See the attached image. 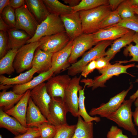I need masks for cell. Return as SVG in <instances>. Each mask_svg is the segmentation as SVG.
I'll return each mask as SVG.
<instances>
[{
  "mask_svg": "<svg viewBox=\"0 0 138 138\" xmlns=\"http://www.w3.org/2000/svg\"><path fill=\"white\" fill-rule=\"evenodd\" d=\"M112 11L108 4L79 12L83 33H93L99 30L102 22Z\"/></svg>",
  "mask_w": 138,
  "mask_h": 138,
  "instance_id": "6da1fadb",
  "label": "cell"
},
{
  "mask_svg": "<svg viewBox=\"0 0 138 138\" xmlns=\"http://www.w3.org/2000/svg\"><path fill=\"white\" fill-rule=\"evenodd\" d=\"M134 101L130 99L124 100L119 108L115 112L103 116L107 119L115 122L120 127L130 132L136 136L137 132L133 123L131 107Z\"/></svg>",
  "mask_w": 138,
  "mask_h": 138,
  "instance_id": "7a4b0ae2",
  "label": "cell"
},
{
  "mask_svg": "<svg viewBox=\"0 0 138 138\" xmlns=\"http://www.w3.org/2000/svg\"><path fill=\"white\" fill-rule=\"evenodd\" d=\"M112 40H105L98 43L93 48L85 53L82 58L72 64L68 68V74L75 76L81 73L84 67L91 61L106 56L105 50L112 43Z\"/></svg>",
  "mask_w": 138,
  "mask_h": 138,
  "instance_id": "3957f363",
  "label": "cell"
},
{
  "mask_svg": "<svg viewBox=\"0 0 138 138\" xmlns=\"http://www.w3.org/2000/svg\"><path fill=\"white\" fill-rule=\"evenodd\" d=\"M64 31L65 30L60 16L50 13L44 20L39 24L34 34L26 44L38 41L43 37Z\"/></svg>",
  "mask_w": 138,
  "mask_h": 138,
  "instance_id": "277c9868",
  "label": "cell"
},
{
  "mask_svg": "<svg viewBox=\"0 0 138 138\" xmlns=\"http://www.w3.org/2000/svg\"><path fill=\"white\" fill-rule=\"evenodd\" d=\"M134 66V64L123 65L120 63L113 65L111 64L106 68L98 70L101 75L96 77L94 79H83L82 81L85 83V86H87L88 87H92L93 90L98 87H104L106 81L112 76L122 73H128L127 70Z\"/></svg>",
  "mask_w": 138,
  "mask_h": 138,
  "instance_id": "5b68a950",
  "label": "cell"
},
{
  "mask_svg": "<svg viewBox=\"0 0 138 138\" xmlns=\"http://www.w3.org/2000/svg\"><path fill=\"white\" fill-rule=\"evenodd\" d=\"M40 45L39 41L26 44L19 49L15 57L13 67L18 74L32 68L34 54Z\"/></svg>",
  "mask_w": 138,
  "mask_h": 138,
  "instance_id": "8992f818",
  "label": "cell"
},
{
  "mask_svg": "<svg viewBox=\"0 0 138 138\" xmlns=\"http://www.w3.org/2000/svg\"><path fill=\"white\" fill-rule=\"evenodd\" d=\"M81 75L79 77L75 76L72 78L66 89L63 99L68 112L75 117L78 116V93L83 89L79 84Z\"/></svg>",
  "mask_w": 138,
  "mask_h": 138,
  "instance_id": "52a82bcc",
  "label": "cell"
},
{
  "mask_svg": "<svg viewBox=\"0 0 138 138\" xmlns=\"http://www.w3.org/2000/svg\"><path fill=\"white\" fill-rule=\"evenodd\" d=\"M15 28L24 31L31 37L34 34L39 24L26 4L15 9Z\"/></svg>",
  "mask_w": 138,
  "mask_h": 138,
  "instance_id": "ba28073f",
  "label": "cell"
},
{
  "mask_svg": "<svg viewBox=\"0 0 138 138\" xmlns=\"http://www.w3.org/2000/svg\"><path fill=\"white\" fill-rule=\"evenodd\" d=\"M65 31L41 38L38 48L46 52L54 53L64 48L70 41Z\"/></svg>",
  "mask_w": 138,
  "mask_h": 138,
  "instance_id": "9c48e42d",
  "label": "cell"
},
{
  "mask_svg": "<svg viewBox=\"0 0 138 138\" xmlns=\"http://www.w3.org/2000/svg\"><path fill=\"white\" fill-rule=\"evenodd\" d=\"M68 112L62 98H51L47 119L48 122L57 127L67 124L66 115Z\"/></svg>",
  "mask_w": 138,
  "mask_h": 138,
  "instance_id": "30bf717a",
  "label": "cell"
},
{
  "mask_svg": "<svg viewBox=\"0 0 138 138\" xmlns=\"http://www.w3.org/2000/svg\"><path fill=\"white\" fill-rule=\"evenodd\" d=\"M96 44L93 33H83L76 38L73 40L71 53L68 59L69 63L72 64L76 62L78 57Z\"/></svg>",
  "mask_w": 138,
  "mask_h": 138,
  "instance_id": "8fae6325",
  "label": "cell"
},
{
  "mask_svg": "<svg viewBox=\"0 0 138 138\" xmlns=\"http://www.w3.org/2000/svg\"><path fill=\"white\" fill-rule=\"evenodd\" d=\"M132 85L126 90H123L111 98L106 103H102L97 108H92L90 111L89 115L91 116L98 115L101 117L116 111L124 100V99L129 91L132 89Z\"/></svg>",
  "mask_w": 138,
  "mask_h": 138,
  "instance_id": "7c38bea8",
  "label": "cell"
},
{
  "mask_svg": "<svg viewBox=\"0 0 138 138\" xmlns=\"http://www.w3.org/2000/svg\"><path fill=\"white\" fill-rule=\"evenodd\" d=\"M30 97L47 120L51 98L47 92L46 83H42L31 90Z\"/></svg>",
  "mask_w": 138,
  "mask_h": 138,
  "instance_id": "4fadbf2b",
  "label": "cell"
},
{
  "mask_svg": "<svg viewBox=\"0 0 138 138\" xmlns=\"http://www.w3.org/2000/svg\"><path fill=\"white\" fill-rule=\"evenodd\" d=\"M71 79L68 74L52 76L49 78L46 86L47 92L51 97H59L63 99L65 90Z\"/></svg>",
  "mask_w": 138,
  "mask_h": 138,
  "instance_id": "5bb4252c",
  "label": "cell"
},
{
  "mask_svg": "<svg viewBox=\"0 0 138 138\" xmlns=\"http://www.w3.org/2000/svg\"><path fill=\"white\" fill-rule=\"evenodd\" d=\"M65 32L71 40L83 33L82 26L78 12L60 16Z\"/></svg>",
  "mask_w": 138,
  "mask_h": 138,
  "instance_id": "9a60e30c",
  "label": "cell"
},
{
  "mask_svg": "<svg viewBox=\"0 0 138 138\" xmlns=\"http://www.w3.org/2000/svg\"><path fill=\"white\" fill-rule=\"evenodd\" d=\"M73 43V40H70L63 49L53 54L51 69L54 74H58L70 66L68 59L71 53Z\"/></svg>",
  "mask_w": 138,
  "mask_h": 138,
  "instance_id": "2e32d148",
  "label": "cell"
},
{
  "mask_svg": "<svg viewBox=\"0 0 138 138\" xmlns=\"http://www.w3.org/2000/svg\"><path fill=\"white\" fill-rule=\"evenodd\" d=\"M130 30L124 27L116 25L100 29L93 33L94 41L96 44L103 41L115 40L122 37Z\"/></svg>",
  "mask_w": 138,
  "mask_h": 138,
  "instance_id": "e0dca14e",
  "label": "cell"
},
{
  "mask_svg": "<svg viewBox=\"0 0 138 138\" xmlns=\"http://www.w3.org/2000/svg\"><path fill=\"white\" fill-rule=\"evenodd\" d=\"M31 90H27L15 106L5 111L7 114L16 118L23 126L26 127H28L26 124V116Z\"/></svg>",
  "mask_w": 138,
  "mask_h": 138,
  "instance_id": "ac0fdd59",
  "label": "cell"
},
{
  "mask_svg": "<svg viewBox=\"0 0 138 138\" xmlns=\"http://www.w3.org/2000/svg\"><path fill=\"white\" fill-rule=\"evenodd\" d=\"M0 127L5 128L15 136L23 134L29 127L23 126L16 118L11 117L0 109Z\"/></svg>",
  "mask_w": 138,
  "mask_h": 138,
  "instance_id": "d6986e66",
  "label": "cell"
},
{
  "mask_svg": "<svg viewBox=\"0 0 138 138\" xmlns=\"http://www.w3.org/2000/svg\"><path fill=\"white\" fill-rule=\"evenodd\" d=\"M26 122L28 127H38L44 123L48 122L30 97L28 102Z\"/></svg>",
  "mask_w": 138,
  "mask_h": 138,
  "instance_id": "ffe728a7",
  "label": "cell"
},
{
  "mask_svg": "<svg viewBox=\"0 0 138 138\" xmlns=\"http://www.w3.org/2000/svg\"><path fill=\"white\" fill-rule=\"evenodd\" d=\"M54 53L45 52L38 47L34 54L32 67L35 68L39 74L48 71L51 69Z\"/></svg>",
  "mask_w": 138,
  "mask_h": 138,
  "instance_id": "44dd1931",
  "label": "cell"
},
{
  "mask_svg": "<svg viewBox=\"0 0 138 138\" xmlns=\"http://www.w3.org/2000/svg\"><path fill=\"white\" fill-rule=\"evenodd\" d=\"M54 74L51 69L40 74L28 82L21 85H14L12 90L18 95L24 94L27 90H31L41 83L48 80Z\"/></svg>",
  "mask_w": 138,
  "mask_h": 138,
  "instance_id": "7402d4cb",
  "label": "cell"
},
{
  "mask_svg": "<svg viewBox=\"0 0 138 138\" xmlns=\"http://www.w3.org/2000/svg\"><path fill=\"white\" fill-rule=\"evenodd\" d=\"M8 38V48L18 49L26 44L31 37L22 30L9 28L7 31Z\"/></svg>",
  "mask_w": 138,
  "mask_h": 138,
  "instance_id": "603a6c76",
  "label": "cell"
},
{
  "mask_svg": "<svg viewBox=\"0 0 138 138\" xmlns=\"http://www.w3.org/2000/svg\"><path fill=\"white\" fill-rule=\"evenodd\" d=\"M135 33L134 31L130 30L122 37L114 40L112 42L111 47L106 52V57L109 61L122 48L133 42V37Z\"/></svg>",
  "mask_w": 138,
  "mask_h": 138,
  "instance_id": "cb8c5ba5",
  "label": "cell"
},
{
  "mask_svg": "<svg viewBox=\"0 0 138 138\" xmlns=\"http://www.w3.org/2000/svg\"><path fill=\"white\" fill-rule=\"evenodd\" d=\"M25 3L29 10L40 24L44 20L50 13L43 0H26Z\"/></svg>",
  "mask_w": 138,
  "mask_h": 138,
  "instance_id": "d4e9b609",
  "label": "cell"
},
{
  "mask_svg": "<svg viewBox=\"0 0 138 138\" xmlns=\"http://www.w3.org/2000/svg\"><path fill=\"white\" fill-rule=\"evenodd\" d=\"M37 71L34 68L32 67L30 69L15 77L9 78L3 75L0 76V84L15 85L25 84L32 79L33 75Z\"/></svg>",
  "mask_w": 138,
  "mask_h": 138,
  "instance_id": "484cf974",
  "label": "cell"
},
{
  "mask_svg": "<svg viewBox=\"0 0 138 138\" xmlns=\"http://www.w3.org/2000/svg\"><path fill=\"white\" fill-rule=\"evenodd\" d=\"M78 118L76 128L71 138H94L93 123L85 122L80 116Z\"/></svg>",
  "mask_w": 138,
  "mask_h": 138,
  "instance_id": "4316f807",
  "label": "cell"
},
{
  "mask_svg": "<svg viewBox=\"0 0 138 138\" xmlns=\"http://www.w3.org/2000/svg\"><path fill=\"white\" fill-rule=\"evenodd\" d=\"M4 90L0 92V107L4 111L9 110L14 106L21 98L24 94L18 95L13 90Z\"/></svg>",
  "mask_w": 138,
  "mask_h": 138,
  "instance_id": "83f0119b",
  "label": "cell"
},
{
  "mask_svg": "<svg viewBox=\"0 0 138 138\" xmlns=\"http://www.w3.org/2000/svg\"><path fill=\"white\" fill-rule=\"evenodd\" d=\"M18 49L9 50L6 54L0 60V74L10 75L15 71L13 62Z\"/></svg>",
  "mask_w": 138,
  "mask_h": 138,
  "instance_id": "f1b7e54d",
  "label": "cell"
},
{
  "mask_svg": "<svg viewBox=\"0 0 138 138\" xmlns=\"http://www.w3.org/2000/svg\"><path fill=\"white\" fill-rule=\"evenodd\" d=\"M44 3L50 14L60 16L73 12L71 8L57 0H43Z\"/></svg>",
  "mask_w": 138,
  "mask_h": 138,
  "instance_id": "f546056e",
  "label": "cell"
},
{
  "mask_svg": "<svg viewBox=\"0 0 138 138\" xmlns=\"http://www.w3.org/2000/svg\"><path fill=\"white\" fill-rule=\"evenodd\" d=\"M85 87L79 91V96L78 99V114L86 122H89L95 121L98 122L101 120L99 117L91 116L88 114L86 111L84 104V101L85 97L84 95V89Z\"/></svg>",
  "mask_w": 138,
  "mask_h": 138,
  "instance_id": "4dcf8cb0",
  "label": "cell"
},
{
  "mask_svg": "<svg viewBox=\"0 0 138 138\" xmlns=\"http://www.w3.org/2000/svg\"><path fill=\"white\" fill-rule=\"evenodd\" d=\"M107 0H82L77 6L71 7L73 12L90 10L98 7L108 5Z\"/></svg>",
  "mask_w": 138,
  "mask_h": 138,
  "instance_id": "1f68e13d",
  "label": "cell"
},
{
  "mask_svg": "<svg viewBox=\"0 0 138 138\" xmlns=\"http://www.w3.org/2000/svg\"><path fill=\"white\" fill-rule=\"evenodd\" d=\"M129 0H124L116 9L122 19L135 18L136 16L131 8Z\"/></svg>",
  "mask_w": 138,
  "mask_h": 138,
  "instance_id": "d6a6232c",
  "label": "cell"
},
{
  "mask_svg": "<svg viewBox=\"0 0 138 138\" xmlns=\"http://www.w3.org/2000/svg\"><path fill=\"white\" fill-rule=\"evenodd\" d=\"M0 15L3 20L10 28H15V10L8 5L4 9Z\"/></svg>",
  "mask_w": 138,
  "mask_h": 138,
  "instance_id": "836d02e7",
  "label": "cell"
},
{
  "mask_svg": "<svg viewBox=\"0 0 138 138\" xmlns=\"http://www.w3.org/2000/svg\"><path fill=\"white\" fill-rule=\"evenodd\" d=\"M133 42L135 43V45L130 44L126 47L124 49L123 53L124 55L126 56L129 53L130 56L132 58L128 61H125V62L132 61L138 62V33L135 32L133 38Z\"/></svg>",
  "mask_w": 138,
  "mask_h": 138,
  "instance_id": "e575fe53",
  "label": "cell"
},
{
  "mask_svg": "<svg viewBox=\"0 0 138 138\" xmlns=\"http://www.w3.org/2000/svg\"><path fill=\"white\" fill-rule=\"evenodd\" d=\"M38 128L41 138H53L57 130V127L48 122L43 123Z\"/></svg>",
  "mask_w": 138,
  "mask_h": 138,
  "instance_id": "d590c367",
  "label": "cell"
},
{
  "mask_svg": "<svg viewBox=\"0 0 138 138\" xmlns=\"http://www.w3.org/2000/svg\"><path fill=\"white\" fill-rule=\"evenodd\" d=\"M122 19L117 9L112 11L102 22L100 29L115 25L119 23Z\"/></svg>",
  "mask_w": 138,
  "mask_h": 138,
  "instance_id": "8d00e7d4",
  "label": "cell"
},
{
  "mask_svg": "<svg viewBox=\"0 0 138 138\" xmlns=\"http://www.w3.org/2000/svg\"><path fill=\"white\" fill-rule=\"evenodd\" d=\"M76 127V124H68L57 127L56 134L53 138H71Z\"/></svg>",
  "mask_w": 138,
  "mask_h": 138,
  "instance_id": "74e56055",
  "label": "cell"
},
{
  "mask_svg": "<svg viewBox=\"0 0 138 138\" xmlns=\"http://www.w3.org/2000/svg\"><path fill=\"white\" fill-rule=\"evenodd\" d=\"M114 25L122 27L135 32L138 33V17L126 19H122L119 23Z\"/></svg>",
  "mask_w": 138,
  "mask_h": 138,
  "instance_id": "f35d334b",
  "label": "cell"
},
{
  "mask_svg": "<svg viewBox=\"0 0 138 138\" xmlns=\"http://www.w3.org/2000/svg\"><path fill=\"white\" fill-rule=\"evenodd\" d=\"M7 32L0 31V58H2L9 50Z\"/></svg>",
  "mask_w": 138,
  "mask_h": 138,
  "instance_id": "ab89813d",
  "label": "cell"
},
{
  "mask_svg": "<svg viewBox=\"0 0 138 138\" xmlns=\"http://www.w3.org/2000/svg\"><path fill=\"white\" fill-rule=\"evenodd\" d=\"M40 136L38 127H29L25 133L15 136L13 138H37Z\"/></svg>",
  "mask_w": 138,
  "mask_h": 138,
  "instance_id": "60d3db41",
  "label": "cell"
},
{
  "mask_svg": "<svg viewBox=\"0 0 138 138\" xmlns=\"http://www.w3.org/2000/svg\"><path fill=\"white\" fill-rule=\"evenodd\" d=\"M107 138H129L123 133L122 130L117 126H112L108 132Z\"/></svg>",
  "mask_w": 138,
  "mask_h": 138,
  "instance_id": "b9f144b4",
  "label": "cell"
},
{
  "mask_svg": "<svg viewBox=\"0 0 138 138\" xmlns=\"http://www.w3.org/2000/svg\"><path fill=\"white\" fill-rule=\"evenodd\" d=\"M96 69L98 70H101L107 67L111 64L106 57H101L96 59Z\"/></svg>",
  "mask_w": 138,
  "mask_h": 138,
  "instance_id": "7bdbcfd3",
  "label": "cell"
},
{
  "mask_svg": "<svg viewBox=\"0 0 138 138\" xmlns=\"http://www.w3.org/2000/svg\"><path fill=\"white\" fill-rule=\"evenodd\" d=\"M96 62L93 60L86 65L83 68L81 72V75L86 77L90 73L96 69Z\"/></svg>",
  "mask_w": 138,
  "mask_h": 138,
  "instance_id": "ee69618b",
  "label": "cell"
},
{
  "mask_svg": "<svg viewBox=\"0 0 138 138\" xmlns=\"http://www.w3.org/2000/svg\"><path fill=\"white\" fill-rule=\"evenodd\" d=\"M25 3V1L24 0H10L8 5L15 9L22 7Z\"/></svg>",
  "mask_w": 138,
  "mask_h": 138,
  "instance_id": "f6af8a7d",
  "label": "cell"
},
{
  "mask_svg": "<svg viewBox=\"0 0 138 138\" xmlns=\"http://www.w3.org/2000/svg\"><path fill=\"white\" fill-rule=\"evenodd\" d=\"M108 4L112 11L116 10L124 0H108Z\"/></svg>",
  "mask_w": 138,
  "mask_h": 138,
  "instance_id": "bcb514c9",
  "label": "cell"
},
{
  "mask_svg": "<svg viewBox=\"0 0 138 138\" xmlns=\"http://www.w3.org/2000/svg\"><path fill=\"white\" fill-rule=\"evenodd\" d=\"M10 28L9 26L6 23L2 18L1 16H0V30L7 32Z\"/></svg>",
  "mask_w": 138,
  "mask_h": 138,
  "instance_id": "7dc6e473",
  "label": "cell"
},
{
  "mask_svg": "<svg viewBox=\"0 0 138 138\" xmlns=\"http://www.w3.org/2000/svg\"><path fill=\"white\" fill-rule=\"evenodd\" d=\"M64 2L69 4L71 7H73L78 5L81 0H63Z\"/></svg>",
  "mask_w": 138,
  "mask_h": 138,
  "instance_id": "c3c4849f",
  "label": "cell"
},
{
  "mask_svg": "<svg viewBox=\"0 0 138 138\" xmlns=\"http://www.w3.org/2000/svg\"><path fill=\"white\" fill-rule=\"evenodd\" d=\"M136 66L138 67V65ZM130 99L134 102V104L135 107L138 106V89L130 97Z\"/></svg>",
  "mask_w": 138,
  "mask_h": 138,
  "instance_id": "681fc988",
  "label": "cell"
},
{
  "mask_svg": "<svg viewBox=\"0 0 138 138\" xmlns=\"http://www.w3.org/2000/svg\"><path fill=\"white\" fill-rule=\"evenodd\" d=\"M10 0H0V13L1 14L5 8L9 5Z\"/></svg>",
  "mask_w": 138,
  "mask_h": 138,
  "instance_id": "f907efd6",
  "label": "cell"
},
{
  "mask_svg": "<svg viewBox=\"0 0 138 138\" xmlns=\"http://www.w3.org/2000/svg\"><path fill=\"white\" fill-rule=\"evenodd\" d=\"M132 115L135 125L138 126V106L136 107L134 111L132 112Z\"/></svg>",
  "mask_w": 138,
  "mask_h": 138,
  "instance_id": "816d5d0a",
  "label": "cell"
},
{
  "mask_svg": "<svg viewBox=\"0 0 138 138\" xmlns=\"http://www.w3.org/2000/svg\"><path fill=\"white\" fill-rule=\"evenodd\" d=\"M13 86L10 85H4L2 84H0V90H6L8 89L11 87H13Z\"/></svg>",
  "mask_w": 138,
  "mask_h": 138,
  "instance_id": "f5cc1de1",
  "label": "cell"
},
{
  "mask_svg": "<svg viewBox=\"0 0 138 138\" xmlns=\"http://www.w3.org/2000/svg\"><path fill=\"white\" fill-rule=\"evenodd\" d=\"M132 5L138 7V0H129Z\"/></svg>",
  "mask_w": 138,
  "mask_h": 138,
  "instance_id": "db71d44e",
  "label": "cell"
},
{
  "mask_svg": "<svg viewBox=\"0 0 138 138\" xmlns=\"http://www.w3.org/2000/svg\"><path fill=\"white\" fill-rule=\"evenodd\" d=\"M131 8L135 14L138 15V7L134 6H132Z\"/></svg>",
  "mask_w": 138,
  "mask_h": 138,
  "instance_id": "11a10c76",
  "label": "cell"
},
{
  "mask_svg": "<svg viewBox=\"0 0 138 138\" xmlns=\"http://www.w3.org/2000/svg\"><path fill=\"white\" fill-rule=\"evenodd\" d=\"M0 138H3L2 137V136L1 134L0 135Z\"/></svg>",
  "mask_w": 138,
  "mask_h": 138,
  "instance_id": "9f6ffc18",
  "label": "cell"
},
{
  "mask_svg": "<svg viewBox=\"0 0 138 138\" xmlns=\"http://www.w3.org/2000/svg\"><path fill=\"white\" fill-rule=\"evenodd\" d=\"M37 138H41V137H39Z\"/></svg>",
  "mask_w": 138,
  "mask_h": 138,
  "instance_id": "6f0895ef",
  "label": "cell"
},
{
  "mask_svg": "<svg viewBox=\"0 0 138 138\" xmlns=\"http://www.w3.org/2000/svg\"><path fill=\"white\" fill-rule=\"evenodd\" d=\"M136 138V137H134V138Z\"/></svg>",
  "mask_w": 138,
  "mask_h": 138,
  "instance_id": "680465c9",
  "label": "cell"
}]
</instances>
